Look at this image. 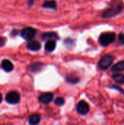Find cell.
Masks as SVG:
<instances>
[{"mask_svg": "<svg viewBox=\"0 0 124 125\" xmlns=\"http://www.w3.org/2000/svg\"><path fill=\"white\" fill-rule=\"evenodd\" d=\"M41 120L40 115L38 114H34L29 118V123L30 125H37Z\"/></svg>", "mask_w": 124, "mask_h": 125, "instance_id": "7c38bea8", "label": "cell"}, {"mask_svg": "<svg viewBox=\"0 0 124 125\" xmlns=\"http://www.w3.org/2000/svg\"><path fill=\"white\" fill-rule=\"evenodd\" d=\"M118 41L119 42L121 43V45H124V32H121L119 33L118 36Z\"/></svg>", "mask_w": 124, "mask_h": 125, "instance_id": "d6986e66", "label": "cell"}, {"mask_svg": "<svg viewBox=\"0 0 124 125\" xmlns=\"http://www.w3.org/2000/svg\"><path fill=\"white\" fill-rule=\"evenodd\" d=\"M5 100L10 104H17L20 101V94L17 92H10L6 95Z\"/></svg>", "mask_w": 124, "mask_h": 125, "instance_id": "5b68a950", "label": "cell"}, {"mask_svg": "<svg viewBox=\"0 0 124 125\" xmlns=\"http://www.w3.org/2000/svg\"><path fill=\"white\" fill-rule=\"evenodd\" d=\"M111 88H112V89H115V90H117V91H118V92H121L123 94H124V89H123L122 88H121L120 86H117V85H113V86H111Z\"/></svg>", "mask_w": 124, "mask_h": 125, "instance_id": "ffe728a7", "label": "cell"}, {"mask_svg": "<svg viewBox=\"0 0 124 125\" xmlns=\"http://www.w3.org/2000/svg\"><path fill=\"white\" fill-rule=\"evenodd\" d=\"M124 4H118L114 5V6L105 10L102 14V17L103 18H106V19L112 18L113 17L117 16L120 13H121L122 11L124 10Z\"/></svg>", "mask_w": 124, "mask_h": 125, "instance_id": "6da1fadb", "label": "cell"}, {"mask_svg": "<svg viewBox=\"0 0 124 125\" xmlns=\"http://www.w3.org/2000/svg\"><path fill=\"white\" fill-rule=\"evenodd\" d=\"M56 42L55 40H48L45 43V49L48 52H52L56 49Z\"/></svg>", "mask_w": 124, "mask_h": 125, "instance_id": "5bb4252c", "label": "cell"}, {"mask_svg": "<svg viewBox=\"0 0 124 125\" xmlns=\"http://www.w3.org/2000/svg\"><path fill=\"white\" fill-rule=\"evenodd\" d=\"M1 68L7 73H10L13 70V64L8 59H4L1 64Z\"/></svg>", "mask_w": 124, "mask_h": 125, "instance_id": "30bf717a", "label": "cell"}, {"mask_svg": "<svg viewBox=\"0 0 124 125\" xmlns=\"http://www.w3.org/2000/svg\"><path fill=\"white\" fill-rule=\"evenodd\" d=\"M53 94L50 93V92H46V93L42 94L39 96V101L41 103H43V104H48L53 100Z\"/></svg>", "mask_w": 124, "mask_h": 125, "instance_id": "52a82bcc", "label": "cell"}, {"mask_svg": "<svg viewBox=\"0 0 124 125\" xmlns=\"http://www.w3.org/2000/svg\"><path fill=\"white\" fill-rule=\"evenodd\" d=\"M66 80L68 83H72V84H75L77 83L80 81V78L76 76V75H67L66 78Z\"/></svg>", "mask_w": 124, "mask_h": 125, "instance_id": "2e32d148", "label": "cell"}, {"mask_svg": "<svg viewBox=\"0 0 124 125\" xmlns=\"http://www.w3.org/2000/svg\"><path fill=\"white\" fill-rule=\"evenodd\" d=\"M42 38L44 40H56L59 39V37L58 36L57 33L54 31H48L45 32L42 34Z\"/></svg>", "mask_w": 124, "mask_h": 125, "instance_id": "ba28073f", "label": "cell"}, {"mask_svg": "<svg viewBox=\"0 0 124 125\" xmlns=\"http://www.w3.org/2000/svg\"><path fill=\"white\" fill-rule=\"evenodd\" d=\"M112 73H118L124 71V60L117 62L115 65H113L111 68Z\"/></svg>", "mask_w": 124, "mask_h": 125, "instance_id": "8fae6325", "label": "cell"}, {"mask_svg": "<svg viewBox=\"0 0 124 125\" xmlns=\"http://www.w3.org/2000/svg\"><path fill=\"white\" fill-rule=\"evenodd\" d=\"M43 8L46 9H51V10H56L57 8V3L54 0L50 1H45L42 4Z\"/></svg>", "mask_w": 124, "mask_h": 125, "instance_id": "4fadbf2b", "label": "cell"}, {"mask_svg": "<svg viewBox=\"0 0 124 125\" xmlns=\"http://www.w3.org/2000/svg\"><path fill=\"white\" fill-rule=\"evenodd\" d=\"M1 100H2V96H1V93H0V103H1Z\"/></svg>", "mask_w": 124, "mask_h": 125, "instance_id": "603a6c76", "label": "cell"}, {"mask_svg": "<svg viewBox=\"0 0 124 125\" xmlns=\"http://www.w3.org/2000/svg\"><path fill=\"white\" fill-rule=\"evenodd\" d=\"M114 59H115V57L113 56H112V55H110V54L105 55L99 61V62H98V67L101 70L105 71L112 65Z\"/></svg>", "mask_w": 124, "mask_h": 125, "instance_id": "3957f363", "label": "cell"}, {"mask_svg": "<svg viewBox=\"0 0 124 125\" xmlns=\"http://www.w3.org/2000/svg\"><path fill=\"white\" fill-rule=\"evenodd\" d=\"M42 63L37 62V63H34V64H31L30 66V69H31V70L32 72H37V71L40 70V69L42 68Z\"/></svg>", "mask_w": 124, "mask_h": 125, "instance_id": "e0dca14e", "label": "cell"}, {"mask_svg": "<svg viewBox=\"0 0 124 125\" xmlns=\"http://www.w3.org/2000/svg\"><path fill=\"white\" fill-rule=\"evenodd\" d=\"M34 0H29L28 1V6L29 7H32L34 5Z\"/></svg>", "mask_w": 124, "mask_h": 125, "instance_id": "7402d4cb", "label": "cell"}, {"mask_svg": "<svg viewBox=\"0 0 124 125\" xmlns=\"http://www.w3.org/2000/svg\"><path fill=\"white\" fill-rule=\"evenodd\" d=\"M64 103H65V101H64V100L62 97H58V98H56V99L55 100V101H54V103H55L56 105H58V106H61V105H63L64 104Z\"/></svg>", "mask_w": 124, "mask_h": 125, "instance_id": "ac0fdd59", "label": "cell"}, {"mask_svg": "<svg viewBox=\"0 0 124 125\" xmlns=\"http://www.w3.org/2000/svg\"><path fill=\"white\" fill-rule=\"evenodd\" d=\"M27 48L31 51H38L41 48V44L37 40H31L27 44Z\"/></svg>", "mask_w": 124, "mask_h": 125, "instance_id": "9c48e42d", "label": "cell"}, {"mask_svg": "<svg viewBox=\"0 0 124 125\" xmlns=\"http://www.w3.org/2000/svg\"><path fill=\"white\" fill-rule=\"evenodd\" d=\"M5 42H6V40L3 37H1L0 36V47L4 46V44H5Z\"/></svg>", "mask_w": 124, "mask_h": 125, "instance_id": "44dd1931", "label": "cell"}, {"mask_svg": "<svg viewBox=\"0 0 124 125\" xmlns=\"http://www.w3.org/2000/svg\"><path fill=\"white\" fill-rule=\"evenodd\" d=\"M116 39V34L115 32H104L102 33L99 37V43L103 46L107 47L113 44Z\"/></svg>", "mask_w": 124, "mask_h": 125, "instance_id": "7a4b0ae2", "label": "cell"}, {"mask_svg": "<svg viewBox=\"0 0 124 125\" xmlns=\"http://www.w3.org/2000/svg\"><path fill=\"white\" fill-rule=\"evenodd\" d=\"M90 111V107L88 104L85 102L84 100L80 101L77 105V111L78 114L81 115H86Z\"/></svg>", "mask_w": 124, "mask_h": 125, "instance_id": "8992f818", "label": "cell"}, {"mask_svg": "<svg viewBox=\"0 0 124 125\" xmlns=\"http://www.w3.org/2000/svg\"><path fill=\"white\" fill-rule=\"evenodd\" d=\"M37 29L33 27H26L20 31V36L27 41H31L37 34Z\"/></svg>", "mask_w": 124, "mask_h": 125, "instance_id": "277c9868", "label": "cell"}, {"mask_svg": "<svg viewBox=\"0 0 124 125\" xmlns=\"http://www.w3.org/2000/svg\"><path fill=\"white\" fill-rule=\"evenodd\" d=\"M113 80L118 84H124V75L115 73L112 76Z\"/></svg>", "mask_w": 124, "mask_h": 125, "instance_id": "9a60e30c", "label": "cell"}]
</instances>
